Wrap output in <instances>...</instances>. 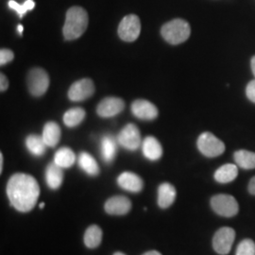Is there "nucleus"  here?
I'll return each mask as SVG.
<instances>
[{
    "mask_svg": "<svg viewBox=\"0 0 255 255\" xmlns=\"http://www.w3.org/2000/svg\"><path fill=\"white\" fill-rule=\"evenodd\" d=\"M131 112L137 119L143 120H153L158 116L156 106L149 101L137 100L131 104Z\"/></svg>",
    "mask_w": 255,
    "mask_h": 255,
    "instance_id": "13",
    "label": "nucleus"
},
{
    "mask_svg": "<svg viewBox=\"0 0 255 255\" xmlns=\"http://www.w3.org/2000/svg\"><path fill=\"white\" fill-rule=\"evenodd\" d=\"M7 195L15 209L26 213L34 208L40 195V187L32 176L14 174L7 184Z\"/></svg>",
    "mask_w": 255,
    "mask_h": 255,
    "instance_id": "1",
    "label": "nucleus"
},
{
    "mask_svg": "<svg viewBox=\"0 0 255 255\" xmlns=\"http://www.w3.org/2000/svg\"><path fill=\"white\" fill-rule=\"evenodd\" d=\"M9 7L10 9H14L18 13L20 17H23V15L27 12V10L32 9L35 7V2L33 0H27L23 5H20L13 0H9Z\"/></svg>",
    "mask_w": 255,
    "mask_h": 255,
    "instance_id": "27",
    "label": "nucleus"
},
{
    "mask_svg": "<svg viewBox=\"0 0 255 255\" xmlns=\"http://www.w3.org/2000/svg\"><path fill=\"white\" fill-rule=\"evenodd\" d=\"M125 108V103L119 98L110 97L101 101L97 108V113L101 118H112L119 113H121Z\"/></svg>",
    "mask_w": 255,
    "mask_h": 255,
    "instance_id": "11",
    "label": "nucleus"
},
{
    "mask_svg": "<svg viewBox=\"0 0 255 255\" xmlns=\"http://www.w3.org/2000/svg\"><path fill=\"white\" fill-rule=\"evenodd\" d=\"M120 146L128 150H136L141 145V134L134 124H128L122 128L118 136Z\"/></svg>",
    "mask_w": 255,
    "mask_h": 255,
    "instance_id": "9",
    "label": "nucleus"
},
{
    "mask_svg": "<svg viewBox=\"0 0 255 255\" xmlns=\"http://www.w3.org/2000/svg\"><path fill=\"white\" fill-rule=\"evenodd\" d=\"M101 240H102V231L98 225H91L86 230L84 235V243L88 248L95 249L100 246Z\"/></svg>",
    "mask_w": 255,
    "mask_h": 255,
    "instance_id": "25",
    "label": "nucleus"
},
{
    "mask_svg": "<svg viewBox=\"0 0 255 255\" xmlns=\"http://www.w3.org/2000/svg\"><path fill=\"white\" fill-rule=\"evenodd\" d=\"M211 206L218 215L225 218L235 217L239 211L237 200L233 196L227 194L214 196L211 199Z\"/></svg>",
    "mask_w": 255,
    "mask_h": 255,
    "instance_id": "4",
    "label": "nucleus"
},
{
    "mask_svg": "<svg viewBox=\"0 0 255 255\" xmlns=\"http://www.w3.org/2000/svg\"><path fill=\"white\" fill-rule=\"evenodd\" d=\"M3 170V154H0V172Z\"/></svg>",
    "mask_w": 255,
    "mask_h": 255,
    "instance_id": "35",
    "label": "nucleus"
},
{
    "mask_svg": "<svg viewBox=\"0 0 255 255\" xmlns=\"http://www.w3.org/2000/svg\"><path fill=\"white\" fill-rule=\"evenodd\" d=\"M237 175V165L234 164H226L220 166L215 172V180L219 183H228L235 181Z\"/></svg>",
    "mask_w": 255,
    "mask_h": 255,
    "instance_id": "20",
    "label": "nucleus"
},
{
    "mask_svg": "<svg viewBox=\"0 0 255 255\" xmlns=\"http://www.w3.org/2000/svg\"><path fill=\"white\" fill-rule=\"evenodd\" d=\"M198 147L202 154L209 158L218 157L225 151L224 143L211 132H203L198 139Z\"/></svg>",
    "mask_w": 255,
    "mask_h": 255,
    "instance_id": "5",
    "label": "nucleus"
},
{
    "mask_svg": "<svg viewBox=\"0 0 255 255\" xmlns=\"http://www.w3.org/2000/svg\"><path fill=\"white\" fill-rule=\"evenodd\" d=\"M176 189L172 184L164 182L158 188V204L161 208L165 209L173 204L176 199Z\"/></svg>",
    "mask_w": 255,
    "mask_h": 255,
    "instance_id": "15",
    "label": "nucleus"
},
{
    "mask_svg": "<svg viewBox=\"0 0 255 255\" xmlns=\"http://www.w3.org/2000/svg\"><path fill=\"white\" fill-rule=\"evenodd\" d=\"M42 137L47 146L54 147L60 141L61 138V128L60 126L55 122H47L44 129Z\"/></svg>",
    "mask_w": 255,
    "mask_h": 255,
    "instance_id": "19",
    "label": "nucleus"
},
{
    "mask_svg": "<svg viewBox=\"0 0 255 255\" xmlns=\"http://www.w3.org/2000/svg\"><path fill=\"white\" fill-rule=\"evenodd\" d=\"M17 30H18V32L20 34H22V32H23V26H22V25H18Z\"/></svg>",
    "mask_w": 255,
    "mask_h": 255,
    "instance_id": "36",
    "label": "nucleus"
},
{
    "mask_svg": "<svg viewBox=\"0 0 255 255\" xmlns=\"http://www.w3.org/2000/svg\"><path fill=\"white\" fill-rule=\"evenodd\" d=\"M95 92L94 82L90 79H82L75 82L69 91L68 98L72 101H82L89 99Z\"/></svg>",
    "mask_w": 255,
    "mask_h": 255,
    "instance_id": "10",
    "label": "nucleus"
},
{
    "mask_svg": "<svg viewBox=\"0 0 255 255\" xmlns=\"http://www.w3.org/2000/svg\"><path fill=\"white\" fill-rule=\"evenodd\" d=\"M237 255H255V243L252 239L242 240L237 247Z\"/></svg>",
    "mask_w": 255,
    "mask_h": 255,
    "instance_id": "28",
    "label": "nucleus"
},
{
    "mask_svg": "<svg viewBox=\"0 0 255 255\" xmlns=\"http://www.w3.org/2000/svg\"><path fill=\"white\" fill-rule=\"evenodd\" d=\"M26 146L28 151L34 156H42L46 152V145L43 137L30 134L26 139Z\"/></svg>",
    "mask_w": 255,
    "mask_h": 255,
    "instance_id": "24",
    "label": "nucleus"
},
{
    "mask_svg": "<svg viewBox=\"0 0 255 255\" xmlns=\"http://www.w3.org/2000/svg\"><path fill=\"white\" fill-rule=\"evenodd\" d=\"M142 149L145 157L150 161L159 160L163 155V147L155 137H146L143 142Z\"/></svg>",
    "mask_w": 255,
    "mask_h": 255,
    "instance_id": "16",
    "label": "nucleus"
},
{
    "mask_svg": "<svg viewBox=\"0 0 255 255\" xmlns=\"http://www.w3.org/2000/svg\"><path fill=\"white\" fill-rule=\"evenodd\" d=\"M76 161V155L69 147H61L55 153L54 163L62 168H68L73 165Z\"/></svg>",
    "mask_w": 255,
    "mask_h": 255,
    "instance_id": "21",
    "label": "nucleus"
},
{
    "mask_svg": "<svg viewBox=\"0 0 255 255\" xmlns=\"http://www.w3.org/2000/svg\"><path fill=\"white\" fill-rule=\"evenodd\" d=\"M46 180L51 189H58L64 181L63 168L55 163L48 164L46 170Z\"/></svg>",
    "mask_w": 255,
    "mask_h": 255,
    "instance_id": "17",
    "label": "nucleus"
},
{
    "mask_svg": "<svg viewBox=\"0 0 255 255\" xmlns=\"http://www.w3.org/2000/svg\"><path fill=\"white\" fill-rule=\"evenodd\" d=\"M13 52L9 49L3 48L0 50V64L4 65V64H8L9 62H11L13 60Z\"/></svg>",
    "mask_w": 255,
    "mask_h": 255,
    "instance_id": "29",
    "label": "nucleus"
},
{
    "mask_svg": "<svg viewBox=\"0 0 255 255\" xmlns=\"http://www.w3.org/2000/svg\"><path fill=\"white\" fill-rule=\"evenodd\" d=\"M39 207L42 209V208H44L45 207V203L44 202H42V203H40V205H39Z\"/></svg>",
    "mask_w": 255,
    "mask_h": 255,
    "instance_id": "37",
    "label": "nucleus"
},
{
    "mask_svg": "<svg viewBox=\"0 0 255 255\" xmlns=\"http://www.w3.org/2000/svg\"><path fill=\"white\" fill-rule=\"evenodd\" d=\"M118 152L117 140L112 135H105L101 140V155L105 163L109 164L114 161Z\"/></svg>",
    "mask_w": 255,
    "mask_h": 255,
    "instance_id": "18",
    "label": "nucleus"
},
{
    "mask_svg": "<svg viewBox=\"0 0 255 255\" xmlns=\"http://www.w3.org/2000/svg\"><path fill=\"white\" fill-rule=\"evenodd\" d=\"M251 65H252V70H253V73H254V75H255V56H254V57H253V59H252V64H251Z\"/></svg>",
    "mask_w": 255,
    "mask_h": 255,
    "instance_id": "33",
    "label": "nucleus"
},
{
    "mask_svg": "<svg viewBox=\"0 0 255 255\" xmlns=\"http://www.w3.org/2000/svg\"><path fill=\"white\" fill-rule=\"evenodd\" d=\"M105 211L114 216L126 215L131 208V202L124 196H115L110 198L105 203Z\"/></svg>",
    "mask_w": 255,
    "mask_h": 255,
    "instance_id": "12",
    "label": "nucleus"
},
{
    "mask_svg": "<svg viewBox=\"0 0 255 255\" xmlns=\"http://www.w3.org/2000/svg\"><path fill=\"white\" fill-rule=\"evenodd\" d=\"M234 158L237 165H239V167L243 169L249 170V169L255 168V152L245 150V149L237 150L234 154Z\"/></svg>",
    "mask_w": 255,
    "mask_h": 255,
    "instance_id": "23",
    "label": "nucleus"
},
{
    "mask_svg": "<svg viewBox=\"0 0 255 255\" xmlns=\"http://www.w3.org/2000/svg\"><path fill=\"white\" fill-rule=\"evenodd\" d=\"M248 189H249V192H250L252 195H255V177H254V178L250 181V182H249Z\"/></svg>",
    "mask_w": 255,
    "mask_h": 255,
    "instance_id": "32",
    "label": "nucleus"
},
{
    "mask_svg": "<svg viewBox=\"0 0 255 255\" xmlns=\"http://www.w3.org/2000/svg\"><path fill=\"white\" fill-rule=\"evenodd\" d=\"M141 32V22L135 14L125 16L120 22L119 35L125 42L135 41Z\"/></svg>",
    "mask_w": 255,
    "mask_h": 255,
    "instance_id": "7",
    "label": "nucleus"
},
{
    "mask_svg": "<svg viewBox=\"0 0 255 255\" xmlns=\"http://www.w3.org/2000/svg\"><path fill=\"white\" fill-rule=\"evenodd\" d=\"M124 255V254H122V253H116V254H115V255Z\"/></svg>",
    "mask_w": 255,
    "mask_h": 255,
    "instance_id": "38",
    "label": "nucleus"
},
{
    "mask_svg": "<svg viewBox=\"0 0 255 255\" xmlns=\"http://www.w3.org/2000/svg\"><path fill=\"white\" fill-rule=\"evenodd\" d=\"M143 255H162L159 252L157 251H150V252H147L146 254H144Z\"/></svg>",
    "mask_w": 255,
    "mask_h": 255,
    "instance_id": "34",
    "label": "nucleus"
},
{
    "mask_svg": "<svg viewBox=\"0 0 255 255\" xmlns=\"http://www.w3.org/2000/svg\"><path fill=\"white\" fill-rule=\"evenodd\" d=\"M85 111L82 108L69 109L64 115V123L67 127L78 126L85 118Z\"/></svg>",
    "mask_w": 255,
    "mask_h": 255,
    "instance_id": "26",
    "label": "nucleus"
},
{
    "mask_svg": "<svg viewBox=\"0 0 255 255\" xmlns=\"http://www.w3.org/2000/svg\"><path fill=\"white\" fill-rule=\"evenodd\" d=\"M118 183L121 188L133 193H138L143 188L142 179L132 172H123L120 174L118 179Z\"/></svg>",
    "mask_w": 255,
    "mask_h": 255,
    "instance_id": "14",
    "label": "nucleus"
},
{
    "mask_svg": "<svg viewBox=\"0 0 255 255\" xmlns=\"http://www.w3.org/2000/svg\"><path fill=\"white\" fill-rule=\"evenodd\" d=\"M79 165L85 173L97 176L100 173V166L97 161L87 152H82L79 156Z\"/></svg>",
    "mask_w": 255,
    "mask_h": 255,
    "instance_id": "22",
    "label": "nucleus"
},
{
    "mask_svg": "<svg viewBox=\"0 0 255 255\" xmlns=\"http://www.w3.org/2000/svg\"><path fill=\"white\" fill-rule=\"evenodd\" d=\"M27 82L30 94L34 97H41L48 89L49 77L44 69L36 67L28 72Z\"/></svg>",
    "mask_w": 255,
    "mask_h": 255,
    "instance_id": "6",
    "label": "nucleus"
},
{
    "mask_svg": "<svg viewBox=\"0 0 255 255\" xmlns=\"http://www.w3.org/2000/svg\"><path fill=\"white\" fill-rule=\"evenodd\" d=\"M88 26V14L82 7H72L67 10L63 32L66 40L82 36Z\"/></svg>",
    "mask_w": 255,
    "mask_h": 255,
    "instance_id": "2",
    "label": "nucleus"
},
{
    "mask_svg": "<svg viewBox=\"0 0 255 255\" xmlns=\"http://www.w3.org/2000/svg\"><path fill=\"white\" fill-rule=\"evenodd\" d=\"M9 86V82L7 77L4 74L1 73L0 75V90L1 92L6 91Z\"/></svg>",
    "mask_w": 255,
    "mask_h": 255,
    "instance_id": "31",
    "label": "nucleus"
},
{
    "mask_svg": "<svg viewBox=\"0 0 255 255\" xmlns=\"http://www.w3.org/2000/svg\"><path fill=\"white\" fill-rule=\"evenodd\" d=\"M236 238V232L230 227L219 229L213 238L214 250L220 255H228Z\"/></svg>",
    "mask_w": 255,
    "mask_h": 255,
    "instance_id": "8",
    "label": "nucleus"
},
{
    "mask_svg": "<svg viewBox=\"0 0 255 255\" xmlns=\"http://www.w3.org/2000/svg\"><path fill=\"white\" fill-rule=\"evenodd\" d=\"M246 94L248 99L255 103V80L249 82L247 85Z\"/></svg>",
    "mask_w": 255,
    "mask_h": 255,
    "instance_id": "30",
    "label": "nucleus"
},
{
    "mask_svg": "<svg viewBox=\"0 0 255 255\" xmlns=\"http://www.w3.org/2000/svg\"><path fill=\"white\" fill-rule=\"evenodd\" d=\"M162 36L171 45H179L185 42L191 33V27L183 19H174L164 24L161 29Z\"/></svg>",
    "mask_w": 255,
    "mask_h": 255,
    "instance_id": "3",
    "label": "nucleus"
}]
</instances>
